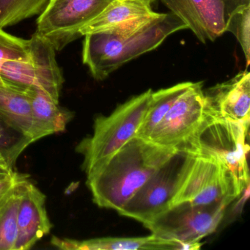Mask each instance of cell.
I'll return each instance as SVG.
<instances>
[{
    "label": "cell",
    "mask_w": 250,
    "mask_h": 250,
    "mask_svg": "<svg viewBox=\"0 0 250 250\" xmlns=\"http://www.w3.org/2000/svg\"><path fill=\"white\" fill-rule=\"evenodd\" d=\"M177 150L133 137L104 164L87 173L93 201L119 213Z\"/></svg>",
    "instance_id": "6da1fadb"
},
{
    "label": "cell",
    "mask_w": 250,
    "mask_h": 250,
    "mask_svg": "<svg viewBox=\"0 0 250 250\" xmlns=\"http://www.w3.org/2000/svg\"><path fill=\"white\" fill-rule=\"evenodd\" d=\"M187 28L176 16L160 14L151 22L128 36L89 33L84 36L83 61L93 78L102 81L131 60L160 46L165 39Z\"/></svg>",
    "instance_id": "7a4b0ae2"
},
{
    "label": "cell",
    "mask_w": 250,
    "mask_h": 250,
    "mask_svg": "<svg viewBox=\"0 0 250 250\" xmlns=\"http://www.w3.org/2000/svg\"><path fill=\"white\" fill-rule=\"evenodd\" d=\"M250 123L215 118L205 115L201 124L181 145L193 156L216 159L229 169L243 190L250 185L247 137Z\"/></svg>",
    "instance_id": "3957f363"
},
{
    "label": "cell",
    "mask_w": 250,
    "mask_h": 250,
    "mask_svg": "<svg viewBox=\"0 0 250 250\" xmlns=\"http://www.w3.org/2000/svg\"><path fill=\"white\" fill-rule=\"evenodd\" d=\"M153 90L131 98L120 105L109 116L95 120L93 135L82 140L77 151L84 156L86 174L104 164L133 137L143 123Z\"/></svg>",
    "instance_id": "277c9868"
},
{
    "label": "cell",
    "mask_w": 250,
    "mask_h": 250,
    "mask_svg": "<svg viewBox=\"0 0 250 250\" xmlns=\"http://www.w3.org/2000/svg\"><path fill=\"white\" fill-rule=\"evenodd\" d=\"M193 159L194 156L178 148L139 189L120 214L145 224L167 210L172 206Z\"/></svg>",
    "instance_id": "5b68a950"
},
{
    "label": "cell",
    "mask_w": 250,
    "mask_h": 250,
    "mask_svg": "<svg viewBox=\"0 0 250 250\" xmlns=\"http://www.w3.org/2000/svg\"><path fill=\"white\" fill-rule=\"evenodd\" d=\"M30 42L28 59L5 62L0 71L1 80L6 87L21 93L31 88L39 89L59 103L64 80L55 58L56 50L36 33Z\"/></svg>",
    "instance_id": "8992f818"
},
{
    "label": "cell",
    "mask_w": 250,
    "mask_h": 250,
    "mask_svg": "<svg viewBox=\"0 0 250 250\" xmlns=\"http://www.w3.org/2000/svg\"><path fill=\"white\" fill-rule=\"evenodd\" d=\"M244 191L225 165L213 158L194 156L172 206L184 202L228 206Z\"/></svg>",
    "instance_id": "52a82bcc"
},
{
    "label": "cell",
    "mask_w": 250,
    "mask_h": 250,
    "mask_svg": "<svg viewBox=\"0 0 250 250\" xmlns=\"http://www.w3.org/2000/svg\"><path fill=\"white\" fill-rule=\"evenodd\" d=\"M226 207L223 204L194 205L184 202L172 206L144 225L164 239L200 242L217 229Z\"/></svg>",
    "instance_id": "ba28073f"
},
{
    "label": "cell",
    "mask_w": 250,
    "mask_h": 250,
    "mask_svg": "<svg viewBox=\"0 0 250 250\" xmlns=\"http://www.w3.org/2000/svg\"><path fill=\"white\" fill-rule=\"evenodd\" d=\"M114 0H49L37 21L36 34L55 50L81 37L80 30L96 19Z\"/></svg>",
    "instance_id": "9c48e42d"
},
{
    "label": "cell",
    "mask_w": 250,
    "mask_h": 250,
    "mask_svg": "<svg viewBox=\"0 0 250 250\" xmlns=\"http://www.w3.org/2000/svg\"><path fill=\"white\" fill-rule=\"evenodd\" d=\"M203 83H196L175 102L149 137V141L178 148L195 131L204 117Z\"/></svg>",
    "instance_id": "30bf717a"
},
{
    "label": "cell",
    "mask_w": 250,
    "mask_h": 250,
    "mask_svg": "<svg viewBox=\"0 0 250 250\" xmlns=\"http://www.w3.org/2000/svg\"><path fill=\"white\" fill-rule=\"evenodd\" d=\"M160 14L140 0H114L96 19L80 30L81 36L89 33L128 36L146 27Z\"/></svg>",
    "instance_id": "8fae6325"
},
{
    "label": "cell",
    "mask_w": 250,
    "mask_h": 250,
    "mask_svg": "<svg viewBox=\"0 0 250 250\" xmlns=\"http://www.w3.org/2000/svg\"><path fill=\"white\" fill-rule=\"evenodd\" d=\"M204 114L241 123L250 121V74L245 70L204 91Z\"/></svg>",
    "instance_id": "7c38bea8"
},
{
    "label": "cell",
    "mask_w": 250,
    "mask_h": 250,
    "mask_svg": "<svg viewBox=\"0 0 250 250\" xmlns=\"http://www.w3.org/2000/svg\"><path fill=\"white\" fill-rule=\"evenodd\" d=\"M202 42H214L225 33L222 0H160Z\"/></svg>",
    "instance_id": "4fadbf2b"
},
{
    "label": "cell",
    "mask_w": 250,
    "mask_h": 250,
    "mask_svg": "<svg viewBox=\"0 0 250 250\" xmlns=\"http://www.w3.org/2000/svg\"><path fill=\"white\" fill-rule=\"evenodd\" d=\"M46 196L28 180L24 181L18 211V232L14 250L31 249L50 232Z\"/></svg>",
    "instance_id": "5bb4252c"
},
{
    "label": "cell",
    "mask_w": 250,
    "mask_h": 250,
    "mask_svg": "<svg viewBox=\"0 0 250 250\" xmlns=\"http://www.w3.org/2000/svg\"><path fill=\"white\" fill-rule=\"evenodd\" d=\"M51 243L58 249L66 250H183L182 243L164 239L153 233L144 237H107L85 241L53 236Z\"/></svg>",
    "instance_id": "9a60e30c"
},
{
    "label": "cell",
    "mask_w": 250,
    "mask_h": 250,
    "mask_svg": "<svg viewBox=\"0 0 250 250\" xmlns=\"http://www.w3.org/2000/svg\"><path fill=\"white\" fill-rule=\"evenodd\" d=\"M25 93L30 99L33 120L41 138L65 129L74 117L71 111L61 107L59 103L39 89L31 88Z\"/></svg>",
    "instance_id": "2e32d148"
},
{
    "label": "cell",
    "mask_w": 250,
    "mask_h": 250,
    "mask_svg": "<svg viewBox=\"0 0 250 250\" xmlns=\"http://www.w3.org/2000/svg\"><path fill=\"white\" fill-rule=\"evenodd\" d=\"M0 115L32 139L40 140L35 125L30 99L26 93L0 85Z\"/></svg>",
    "instance_id": "e0dca14e"
},
{
    "label": "cell",
    "mask_w": 250,
    "mask_h": 250,
    "mask_svg": "<svg viewBox=\"0 0 250 250\" xmlns=\"http://www.w3.org/2000/svg\"><path fill=\"white\" fill-rule=\"evenodd\" d=\"M192 83H183L172 87L153 92L148 108L135 137L148 140L158 124L161 122L178 98L187 91Z\"/></svg>",
    "instance_id": "ac0fdd59"
},
{
    "label": "cell",
    "mask_w": 250,
    "mask_h": 250,
    "mask_svg": "<svg viewBox=\"0 0 250 250\" xmlns=\"http://www.w3.org/2000/svg\"><path fill=\"white\" fill-rule=\"evenodd\" d=\"M24 176L0 206V250H14L18 232V211Z\"/></svg>",
    "instance_id": "d6986e66"
},
{
    "label": "cell",
    "mask_w": 250,
    "mask_h": 250,
    "mask_svg": "<svg viewBox=\"0 0 250 250\" xmlns=\"http://www.w3.org/2000/svg\"><path fill=\"white\" fill-rule=\"evenodd\" d=\"M49 0H0V28L40 15Z\"/></svg>",
    "instance_id": "ffe728a7"
},
{
    "label": "cell",
    "mask_w": 250,
    "mask_h": 250,
    "mask_svg": "<svg viewBox=\"0 0 250 250\" xmlns=\"http://www.w3.org/2000/svg\"><path fill=\"white\" fill-rule=\"evenodd\" d=\"M33 141L0 115V153L14 169L17 159Z\"/></svg>",
    "instance_id": "44dd1931"
},
{
    "label": "cell",
    "mask_w": 250,
    "mask_h": 250,
    "mask_svg": "<svg viewBox=\"0 0 250 250\" xmlns=\"http://www.w3.org/2000/svg\"><path fill=\"white\" fill-rule=\"evenodd\" d=\"M225 32H230L239 42L248 67L250 60V6L240 8L228 17Z\"/></svg>",
    "instance_id": "7402d4cb"
},
{
    "label": "cell",
    "mask_w": 250,
    "mask_h": 250,
    "mask_svg": "<svg viewBox=\"0 0 250 250\" xmlns=\"http://www.w3.org/2000/svg\"><path fill=\"white\" fill-rule=\"evenodd\" d=\"M30 40L11 36L0 28V71L7 61H26L30 56ZM0 85L5 86L0 77Z\"/></svg>",
    "instance_id": "603a6c76"
},
{
    "label": "cell",
    "mask_w": 250,
    "mask_h": 250,
    "mask_svg": "<svg viewBox=\"0 0 250 250\" xmlns=\"http://www.w3.org/2000/svg\"><path fill=\"white\" fill-rule=\"evenodd\" d=\"M24 176L25 175L17 173L14 171L11 175L0 179V206Z\"/></svg>",
    "instance_id": "cb8c5ba5"
},
{
    "label": "cell",
    "mask_w": 250,
    "mask_h": 250,
    "mask_svg": "<svg viewBox=\"0 0 250 250\" xmlns=\"http://www.w3.org/2000/svg\"><path fill=\"white\" fill-rule=\"evenodd\" d=\"M225 9V18L240 8L250 6V0H222Z\"/></svg>",
    "instance_id": "d4e9b609"
},
{
    "label": "cell",
    "mask_w": 250,
    "mask_h": 250,
    "mask_svg": "<svg viewBox=\"0 0 250 250\" xmlns=\"http://www.w3.org/2000/svg\"><path fill=\"white\" fill-rule=\"evenodd\" d=\"M14 172L13 168L5 165H0V179L11 175Z\"/></svg>",
    "instance_id": "484cf974"
},
{
    "label": "cell",
    "mask_w": 250,
    "mask_h": 250,
    "mask_svg": "<svg viewBox=\"0 0 250 250\" xmlns=\"http://www.w3.org/2000/svg\"><path fill=\"white\" fill-rule=\"evenodd\" d=\"M0 165H5V166H8L10 167H11L8 165V161L5 159V156H4L1 153H0Z\"/></svg>",
    "instance_id": "4316f807"
},
{
    "label": "cell",
    "mask_w": 250,
    "mask_h": 250,
    "mask_svg": "<svg viewBox=\"0 0 250 250\" xmlns=\"http://www.w3.org/2000/svg\"><path fill=\"white\" fill-rule=\"evenodd\" d=\"M140 1H143V2H146V3L148 4V5H151V4L154 2V0H140Z\"/></svg>",
    "instance_id": "83f0119b"
}]
</instances>
